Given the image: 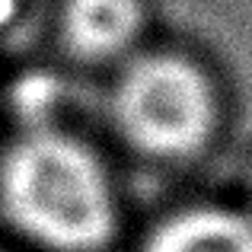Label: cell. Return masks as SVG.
Segmentation results:
<instances>
[{"label":"cell","mask_w":252,"mask_h":252,"mask_svg":"<svg viewBox=\"0 0 252 252\" xmlns=\"http://www.w3.org/2000/svg\"><path fill=\"white\" fill-rule=\"evenodd\" d=\"M3 204L38 243L86 252L112 233V191L105 172L70 137L29 134L3 163Z\"/></svg>","instance_id":"cell-1"},{"label":"cell","mask_w":252,"mask_h":252,"mask_svg":"<svg viewBox=\"0 0 252 252\" xmlns=\"http://www.w3.org/2000/svg\"><path fill=\"white\" fill-rule=\"evenodd\" d=\"M115 112L137 147L185 157L204 144L214 118L204 77L179 58H144L122 77Z\"/></svg>","instance_id":"cell-2"},{"label":"cell","mask_w":252,"mask_h":252,"mask_svg":"<svg viewBox=\"0 0 252 252\" xmlns=\"http://www.w3.org/2000/svg\"><path fill=\"white\" fill-rule=\"evenodd\" d=\"M137 23V0H70L64 10L67 42L86 58L115 55L134 38Z\"/></svg>","instance_id":"cell-3"},{"label":"cell","mask_w":252,"mask_h":252,"mask_svg":"<svg viewBox=\"0 0 252 252\" xmlns=\"http://www.w3.org/2000/svg\"><path fill=\"white\" fill-rule=\"evenodd\" d=\"M147 252H252V223L230 211H189L157 230Z\"/></svg>","instance_id":"cell-4"},{"label":"cell","mask_w":252,"mask_h":252,"mask_svg":"<svg viewBox=\"0 0 252 252\" xmlns=\"http://www.w3.org/2000/svg\"><path fill=\"white\" fill-rule=\"evenodd\" d=\"M58 102V86L51 77H23L16 83V93H13V105L16 112L26 118V122H42L51 112V105Z\"/></svg>","instance_id":"cell-5"},{"label":"cell","mask_w":252,"mask_h":252,"mask_svg":"<svg viewBox=\"0 0 252 252\" xmlns=\"http://www.w3.org/2000/svg\"><path fill=\"white\" fill-rule=\"evenodd\" d=\"M13 3H16V0H0V23H6V19L13 16Z\"/></svg>","instance_id":"cell-6"}]
</instances>
